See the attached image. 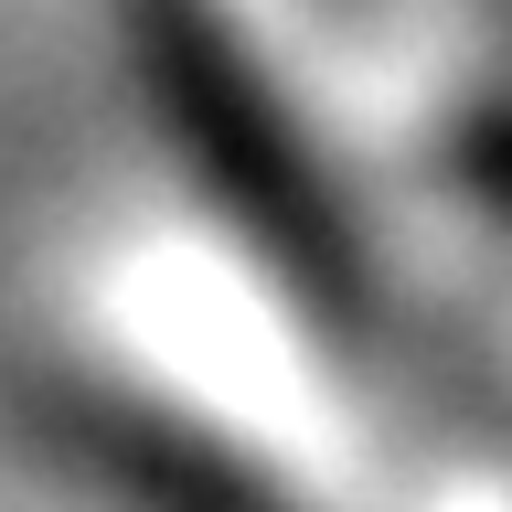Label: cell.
I'll use <instances>...</instances> for the list:
<instances>
[{
    "label": "cell",
    "instance_id": "1",
    "mask_svg": "<svg viewBox=\"0 0 512 512\" xmlns=\"http://www.w3.org/2000/svg\"><path fill=\"white\" fill-rule=\"evenodd\" d=\"M107 459H118V480L139 502H160V512H288V502H267V491H246V470L203 459L192 438H171L150 416H107Z\"/></svg>",
    "mask_w": 512,
    "mask_h": 512
}]
</instances>
